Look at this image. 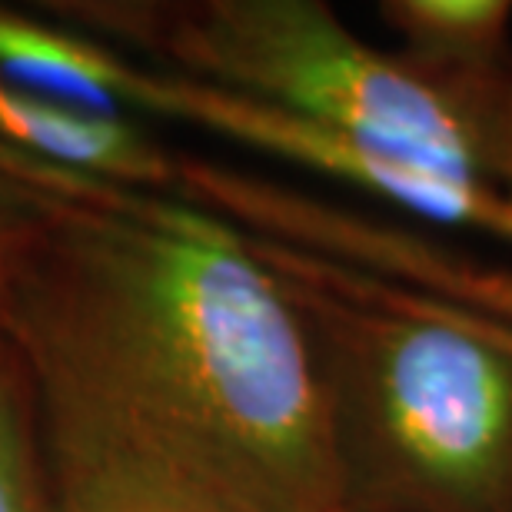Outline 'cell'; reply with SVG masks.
<instances>
[{"mask_svg": "<svg viewBox=\"0 0 512 512\" xmlns=\"http://www.w3.org/2000/svg\"><path fill=\"white\" fill-rule=\"evenodd\" d=\"M30 233H34V207L24 180L0 157V343H7L10 306H14L17 276L24 266Z\"/></svg>", "mask_w": 512, "mask_h": 512, "instance_id": "obj_11", "label": "cell"}, {"mask_svg": "<svg viewBox=\"0 0 512 512\" xmlns=\"http://www.w3.org/2000/svg\"><path fill=\"white\" fill-rule=\"evenodd\" d=\"M34 207L7 343L240 512H346L310 333L253 240L177 190L0 147Z\"/></svg>", "mask_w": 512, "mask_h": 512, "instance_id": "obj_1", "label": "cell"}, {"mask_svg": "<svg viewBox=\"0 0 512 512\" xmlns=\"http://www.w3.org/2000/svg\"><path fill=\"white\" fill-rule=\"evenodd\" d=\"M247 237L310 333L346 512H512V356L449 303Z\"/></svg>", "mask_w": 512, "mask_h": 512, "instance_id": "obj_2", "label": "cell"}, {"mask_svg": "<svg viewBox=\"0 0 512 512\" xmlns=\"http://www.w3.org/2000/svg\"><path fill=\"white\" fill-rule=\"evenodd\" d=\"M0 512H44L37 389L10 343H0Z\"/></svg>", "mask_w": 512, "mask_h": 512, "instance_id": "obj_9", "label": "cell"}, {"mask_svg": "<svg viewBox=\"0 0 512 512\" xmlns=\"http://www.w3.org/2000/svg\"><path fill=\"white\" fill-rule=\"evenodd\" d=\"M34 389L44 512H240L84 399Z\"/></svg>", "mask_w": 512, "mask_h": 512, "instance_id": "obj_5", "label": "cell"}, {"mask_svg": "<svg viewBox=\"0 0 512 512\" xmlns=\"http://www.w3.org/2000/svg\"><path fill=\"white\" fill-rule=\"evenodd\" d=\"M399 60L439 94L483 84L512 57V0H383Z\"/></svg>", "mask_w": 512, "mask_h": 512, "instance_id": "obj_7", "label": "cell"}, {"mask_svg": "<svg viewBox=\"0 0 512 512\" xmlns=\"http://www.w3.org/2000/svg\"><path fill=\"white\" fill-rule=\"evenodd\" d=\"M120 107L130 117L133 110L170 117L177 124L260 150L290 167L313 170L326 180L380 197L426 227L443 223V227L473 230L512 247V193L499 190L479 173L439 170L396 153L363 147L333 130L313 127L280 110L203 87L197 80L147 67L130 57L120 77Z\"/></svg>", "mask_w": 512, "mask_h": 512, "instance_id": "obj_4", "label": "cell"}, {"mask_svg": "<svg viewBox=\"0 0 512 512\" xmlns=\"http://www.w3.org/2000/svg\"><path fill=\"white\" fill-rule=\"evenodd\" d=\"M54 20L203 87L333 130L363 147L476 173L459 107L326 0H74Z\"/></svg>", "mask_w": 512, "mask_h": 512, "instance_id": "obj_3", "label": "cell"}, {"mask_svg": "<svg viewBox=\"0 0 512 512\" xmlns=\"http://www.w3.org/2000/svg\"><path fill=\"white\" fill-rule=\"evenodd\" d=\"M0 147L124 187L173 190L177 157L127 114H100L0 77Z\"/></svg>", "mask_w": 512, "mask_h": 512, "instance_id": "obj_6", "label": "cell"}, {"mask_svg": "<svg viewBox=\"0 0 512 512\" xmlns=\"http://www.w3.org/2000/svg\"><path fill=\"white\" fill-rule=\"evenodd\" d=\"M466 120L476 173L512 193V57L483 84L446 94Z\"/></svg>", "mask_w": 512, "mask_h": 512, "instance_id": "obj_10", "label": "cell"}, {"mask_svg": "<svg viewBox=\"0 0 512 512\" xmlns=\"http://www.w3.org/2000/svg\"><path fill=\"white\" fill-rule=\"evenodd\" d=\"M120 67V50L54 17L40 20L0 7V77L10 84L100 114H124L117 100Z\"/></svg>", "mask_w": 512, "mask_h": 512, "instance_id": "obj_8", "label": "cell"}]
</instances>
